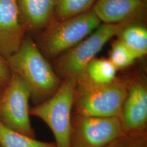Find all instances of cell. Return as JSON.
<instances>
[{
    "label": "cell",
    "instance_id": "1",
    "mask_svg": "<svg viewBox=\"0 0 147 147\" xmlns=\"http://www.w3.org/2000/svg\"><path fill=\"white\" fill-rule=\"evenodd\" d=\"M11 73L26 84L31 99L41 103L51 96L61 84L58 76L30 37H25L18 50L7 59Z\"/></svg>",
    "mask_w": 147,
    "mask_h": 147
},
{
    "label": "cell",
    "instance_id": "2",
    "mask_svg": "<svg viewBox=\"0 0 147 147\" xmlns=\"http://www.w3.org/2000/svg\"><path fill=\"white\" fill-rule=\"evenodd\" d=\"M126 92L125 80L116 79L108 84H97L82 74L76 80L73 105L75 114L119 118Z\"/></svg>",
    "mask_w": 147,
    "mask_h": 147
},
{
    "label": "cell",
    "instance_id": "3",
    "mask_svg": "<svg viewBox=\"0 0 147 147\" xmlns=\"http://www.w3.org/2000/svg\"><path fill=\"white\" fill-rule=\"evenodd\" d=\"M101 25L92 8L64 20L53 19L42 31L37 45L45 58H57L81 42Z\"/></svg>",
    "mask_w": 147,
    "mask_h": 147
},
{
    "label": "cell",
    "instance_id": "4",
    "mask_svg": "<svg viewBox=\"0 0 147 147\" xmlns=\"http://www.w3.org/2000/svg\"><path fill=\"white\" fill-rule=\"evenodd\" d=\"M76 80L64 78L51 96L30 110V115L40 118L49 127L56 147H71V110Z\"/></svg>",
    "mask_w": 147,
    "mask_h": 147
},
{
    "label": "cell",
    "instance_id": "5",
    "mask_svg": "<svg viewBox=\"0 0 147 147\" xmlns=\"http://www.w3.org/2000/svg\"><path fill=\"white\" fill-rule=\"evenodd\" d=\"M127 22L116 24H101L88 37L56 58L53 70L57 75L78 78L106 43L118 34Z\"/></svg>",
    "mask_w": 147,
    "mask_h": 147
},
{
    "label": "cell",
    "instance_id": "6",
    "mask_svg": "<svg viewBox=\"0 0 147 147\" xmlns=\"http://www.w3.org/2000/svg\"><path fill=\"white\" fill-rule=\"evenodd\" d=\"M30 99L28 86L19 75L12 73L0 96V121L12 130L34 138L30 119Z\"/></svg>",
    "mask_w": 147,
    "mask_h": 147
},
{
    "label": "cell",
    "instance_id": "7",
    "mask_svg": "<svg viewBox=\"0 0 147 147\" xmlns=\"http://www.w3.org/2000/svg\"><path fill=\"white\" fill-rule=\"evenodd\" d=\"M118 117L80 116L71 118V147H106L123 135Z\"/></svg>",
    "mask_w": 147,
    "mask_h": 147
},
{
    "label": "cell",
    "instance_id": "8",
    "mask_svg": "<svg viewBox=\"0 0 147 147\" xmlns=\"http://www.w3.org/2000/svg\"><path fill=\"white\" fill-rule=\"evenodd\" d=\"M126 95L119 117L124 134L144 133L147 124V87L145 80H125Z\"/></svg>",
    "mask_w": 147,
    "mask_h": 147
},
{
    "label": "cell",
    "instance_id": "9",
    "mask_svg": "<svg viewBox=\"0 0 147 147\" xmlns=\"http://www.w3.org/2000/svg\"><path fill=\"white\" fill-rule=\"evenodd\" d=\"M26 31L16 0H0V55L7 60L16 53Z\"/></svg>",
    "mask_w": 147,
    "mask_h": 147
},
{
    "label": "cell",
    "instance_id": "10",
    "mask_svg": "<svg viewBox=\"0 0 147 147\" xmlns=\"http://www.w3.org/2000/svg\"><path fill=\"white\" fill-rule=\"evenodd\" d=\"M25 29L43 30L54 18L57 0H16Z\"/></svg>",
    "mask_w": 147,
    "mask_h": 147
},
{
    "label": "cell",
    "instance_id": "11",
    "mask_svg": "<svg viewBox=\"0 0 147 147\" xmlns=\"http://www.w3.org/2000/svg\"><path fill=\"white\" fill-rule=\"evenodd\" d=\"M143 7L142 0H96L92 9L101 22L116 24L127 22Z\"/></svg>",
    "mask_w": 147,
    "mask_h": 147
},
{
    "label": "cell",
    "instance_id": "12",
    "mask_svg": "<svg viewBox=\"0 0 147 147\" xmlns=\"http://www.w3.org/2000/svg\"><path fill=\"white\" fill-rule=\"evenodd\" d=\"M118 70L109 59H93L86 67L84 75L97 84H108L116 79Z\"/></svg>",
    "mask_w": 147,
    "mask_h": 147
},
{
    "label": "cell",
    "instance_id": "13",
    "mask_svg": "<svg viewBox=\"0 0 147 147\" xmlns=\"http://www.w3.org/2000/svg\"><path fill=\"white\" fill-rule=\"evenodd\" d=\"M119 39L132 51L139 58L147 53V30L144 27L131 25L124 27L120 33Z\"/></svg>",
    "mask_w": 147,
    "mask_h": 147
},
{
    "label": "cell",
    "instance_id": "14",
    "mask_svg": "<svg viewBox=\"0 0 147 147\" xmlns=\"http://www.w3.org/2000/svg\"><path fill=\"white\" fill-rule=\"evenodd\" d=\"M0 147H56L51 143L42 142L27 136L5 126L0 121Z\"/></svg>",
    "mask_w": 147,
    "mask_h": 147
},
{
    "label": "cell",
    "instance_id": "15",
    "mask_svg": "<svg viewBox=\"0 0 147 147\" xmlns=\"http://www.w3.org/2000/svg\"><path fill=\"white\" fill-rule=\"evenodd\" d=\"M96 0H57L53 19L64 20L91 9Z\"/></svg>",
    "mask_w": 147,
    "mask_h": 147
},
{
    "label": "cell",
    "instance_id": "16",
    "mask_svg": "<svg viewBox=\"0 0 147 147\" xmlns=\"http://www.w3.org/2000/svg\"><path fill=\"white\" fill-rule=\"evenodd\" d=\"M138 58L136 54L118 39L112 45L109 59L119 70L130 66Z\"/></svg>",
    "mask_w": 147,
    "mask_h": 147
},
{
    "label": "cell",
    "instance_id": "17",
    "mask_svg": "<svg viewBox=\"0 0 147 147\" xmlns=\"http://www.w3.org/2000/svg\"><path fill=\"white\" fill-rule=\"evenodd\" d=\"M142 134V133H141ZM139 134H124L113 142L109 144L107 147H145V143L141 140H136L135 137Z\"/></svg>",
    "mask_w": 147,
    "mask_h": 147
},
{
    "label": "cell",
    "instance_id": "18",
    "mask_svg": "<svg viewBox=\"0 0 147 147\" xmlns=\"http://www.w3.org/2000/svg\"><path fill=\"white\" fill-rule=\"evenodd\" d=\"M11 74L7 60L0 55V88H4L8 84Z\"/></svg>",
    "mask_w": 147,
    "mask_h": 147
},
{
    "label": "cell",
    "instance_id": "19",
    "mask_svg": "<svg viewBox=\"0 0 147 147\" xmlns=\"http://www.w3.org/2000/svg\"><path fill=\"white\" fill-rule=\"evenodd\" d=\"M2 90H3V88H0V96H1V94H2Z\"/></svg>",
    "mask_w": 147,
    "mask_h": 147
}]
</instances>
